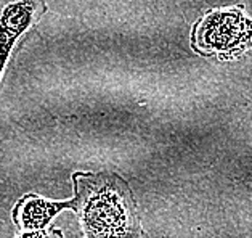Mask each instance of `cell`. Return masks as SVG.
Returning <instances> with one entry per match:
<instances>
[{"instance_id": "obj_1", "label": "cell", "mask_w": 252, "mask_h": 238, "mask_svg": "<svg viewBox=\"0 0 252 238\" xmlns=\"http://www.w3.org/2000/svg\"><path fill=\"white\" fill-rule=\"evenodd\" d=\"M72 211L87 238H143L133 193L116 172H72Z\"/></svg>"}, {"instance_id": "obj_2", "label": "cell", "mask_w": 252, "mask_h": 238, "mask_svg": "<svg viewBox=\"0 0 252 238\" xmlns=\"http://www.w3.org/2000/svg\"><path fill=\"white\" fill-rule=\"evenodd\" d=\"M191 47L202 57L233 60L252 47V20L241 7L209 11L194 23Z\"/></svg>"}, {"instance_id": "obj_3", "label": "cell", "mask_w": 252, "mask_h": 238, "mask_svg": "<svg viewBox=\"0 0 252 238\" xmlns=\"http://www.w3.org/2000/svg\"><path fill=\"white\" fill-rule=\"evenodd\" d=\"M45 13L44 0H0V77L18 37Z\"/></svg>"}, {"instance_id": "obj_4", "label": "cell", "mask_w": 252, "mask_h": 238, "mask_svg": "<svg viewBox=\"0 0 252 238\" xmlns=\"http://www.w3.org/2000/svg\"><path fill=\"white\" fill-rule=\"evenodd\" d=\"M63 209H72V201H48L39 195H24L11 212L13 222L24 232L44 230Z\"/></svg>"}, {"instance_id": "obj_5", "label": "cell", "mask_w": 252, "mask_h": 238, "mask_svg": "<svg viewBox=\"0 0 252 238\" xmlns=\"http://www.w3.org/2000/svg\"><path fill=\"white\" fill-rule=\"evenodd\" d=\"M18 238H63V232L58 229L32 230V232H24V234Z\"/></svg>"}]
</instances>
